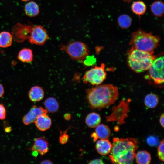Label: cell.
I'll return each instance as SVG.
<instances>
[{
    "instance_id": "1",
    "label": "cell",
    "mask_w": 164,
    "mask_h": 164,
    "mask_svg": "<svg viewBox=\"0 0 164 164\" xmlns=\"http://www.w3.org/2000/svg\"><path fill=\"white\" fill-rule=\"evenodd\" d=\"M137 149L138 143L134 138L114 137L113 139L109 158L111 162L114 164H132Z\"/></svg>"
},
{
    "instance_id": "2",
    "label": "cell",
    "mask_w": 164,
    "mask_h": 164,
    "mask_svg": "<svg viewBox=\"0 0 164 164\" xmlns=\"http://www.w3.org/2000/svg\"><path fill=\"white\" fill-rule=\"evenodd\" d=\"M87 99L91 108L101 109L113 104L117 99V87L111 84L98 85L86 90Z\"/></svg>"
},
{
    "instance_id": "3",
    "label": "cell",
    "mask_w": 164,
    "mask_h": 164,
    "mask_svg": "<svg viewBox=\"0 0 164 164\" xmlns=\"http://www.w3.org/2000/svg\"><path fill=\"white\" fill-rule=\"evenodd\" d=\"M160 40L159 36L146 32L139 28L132 33L129 44L132 48L153 54Z\"/></svg>"
},
{
    "instance_id": "4",
    "label": "cell",
    "mask_w": 164,
    "mask_h": 164,
    "mask_svg": "<svg viewBox=\"0 0 164 164\" xmlns=\"http://www.w3.org/2000/svg\"><path fill=\"white\" fill-rule=\"evenodd\" d=\"M155 58L153 54L132 47L128 53V64L132 69L138 73L148 70Z\"/></svg>"
},
{
    "instance_id": "5",
    "label": "cell",
    "mask_w": 164,
    "mask_h": 164,
    "mask_svg": "<svg viewBox=\"0 0 164 164\" xmlns=\"http://www.w3.org/2000/svg\"><path fill=\"white\" fill-rule=\"evenodd\" d=\"M62 50L64 51L73 60L82 61L89 54V50L85 44L78 41H72L62 45Z\"/></svg>"
},
{
    "instance_id": "6",
    "label": "cell",
    "mask_w": 164,
    "mask_h": 164,
    "mask_svg": "<svg viewBox=\"0 0 164 164\" xmlns=\"http://www.w3.org/2000/svg\"><path fill=\"white\" fill-rule=\"evenodd\" d=\"M106 76L105 65L103 63L100 66H95L86 71L83 77L82 80L84 83L98 85L105 79Z\"/></svg>"
},
{
    "instance_id": "7",
    "label": "cell",
    "mask_w": 164,
    "mask_h": 164,
    "mask_svg": "<svg viewBox=\"0 0 164 164\" xmlns=\"http://www.w3.org/2000/svg\"><path fill=\"white\" fill-rule=\"evenodd\" d=\"M149 77L157 84L164 82V57L155 58L148 70Z\"/></svg>"
},
{
    "instance_id": "8",
    "label": "cell",
    "mask_w": 164,
    "mask_h": 164,
    "mask_svg": "<svg viewBox=\"0 0 164 164\" xmlns=\"http://www.w3.org/2000/svg\"><path fill=\"white\" fill-rule=\"evenodd\" d=\"M128 101L123 99L118 105L113 107L112 113L106 117L107 122L117 121L120 125L125 123L124 119L128 116Z\"/></svg>"
},
{
    "instance_id": "9",
    "label": "cell",
    "mask_w": 164,
    "mask_h": 164,
    "mask_svg": "<svg viewBox=\"0 0 164 164\" xmlns=\"http://www.w3.org/2000/svg\"><path fill=\"white\" fill-rule=\"evenodd\" d=\"M49 38L47 32L43 27L36 25L33 26L28 39L32 44L43 45Z\"/></svg>"
},
{
    "instance_id": "10",
    "label": "cell",
    "mask_w": 164,
    "mask_h": 164,
    "mask_svg": "<svg viewBox=\"0 0 164 164\" xmlns=\"http://www.w3.org/2000/svg\"><path fill=\"white\" fill-rule=\"evenodd\" d=\"M33 25L17 23L13 27L12 33L13 38L19 43L28 39Z\"/></svg>"
},
{
    "instance_id": "11",
    "label": "cell",
    "mask_w": 164,
    "mask_h": 164,
    "mask_svg": "<svg viewBox=\"0 0 164 164\" xmlns=\"http://www.w3.org/2000/svg\"><path fill=\"white\" fill-rule=\"evenodd\" d=\"M47 111L42 107L33 105L29 112L23 117V122L25 125H29L34 122L38 116L47 114Z\"/></svg>"
},
{
    "instance_id": "12",
    "label": "cell",
    "mask_w": 164,
    "mask_h": 164,
    "mask_svg": "<svg viewBox=\"0 0 164 164\" xmlns=\"http://www.w3.org/2000/svg\"><path fill=\"white\" fill-rule=\"evenodd\" d=\"M39 153L42 156L49 151V143L47 139L44 137H41L36 138L32 146L28 149Z\"/></svg>"
},
{
    "instance_id": "13",
    "label": "cell",
    "mask_w": 164,
    "mask_h": 164,
    "mask_svg": "<svg viewBox=\"0 0 164 164\" xmlns=\"http://www.w3.org/2000/svg\"><path fill=\"white\" fill-rule=\"evenodd\" d=\"M46 114L39 116L34 122L38 129L42 131L48 129L52 124L51 119Z\"/></svg>"
},
{
    "instance_id": "14",
    "label": "cell",
    "mask_w": 164,
    "mask_h": 164,
    "mask_svg": "<svg viewBox=\"0 0 164 164\" xmlns=\"http://www.w3.org/2000/svg\"><path fill=\"white\" fill-rule=\"evenodd\" d=\"M112 147V144L107 139H100L97 142L96 149L97 152L102 155H107L109 153Z\"/></svg>"
},
{
    "instance_id": "15",
    "label": "cell",
    "mask_w": 164,
    "mask_h": 164,
    "mask_svg": "<svg viewBox=\"0 0 164 164\" xmlns=\"http://www.w3.org/2000/svg\"><path fill=\"white\" fill-rule=\"evenodd\" d=\"M29 97L33 102H38L42 100L44 97V92L43 89L39 86L32 87L29 91Z\"/></svg>"
},
{
    "instance_id": "16",
    "label": "cell",
    "mask_w": 164,
    "mask_h": 164,
    "mask_svg": "<svg viewBox=\"0 0 164 164\" xmlns=\"http://www.w3.org/2000/svg\"><path fill=\"white\" fill-rule=\"evenodd\" d=\"M85 123L90 128H96L99 125L101 121L100 115L97 113L93 112L89 114L85 118Z\"/></svg>"
},
{
    "instance_id": "17",
    "label": "cell",
    "mask_w": 164,
    "mask_h": 164,
    "mask_svg": "<svg viewBox=\"0 0 164 164\" xmlns=\"http://www.w3.org/2000/svg\"><path fill=\"white\" fill-rule=\"evenodd\" d=\"M24 11L26 15L27 16L30 17H35L39 13V7L36 2L31 1L25 5Z\"/></svg>"
},
{
    "instance_id": "18",
    "label": "cell",
    "mask_w": 164,
    "mask_h": 164,
    "mask_svg": "<svg viewBox=\"0 0 164 164\" xmlns=\"http://www.w3.org/2000/svg\"><path fill=\"white\" fill-rule=\"evenodd\" d=\"M96 128L95 132L98 139H107L111 135L110 129L106 125L100 124Z\"/></svg>"
},
{
    "instance_id": "19",
    "label": "cell",
    "mask_w": 164,
    "mask_h": 164,
    "mask_svg": "<svg viewBox=\"0 0 164 164\" xmlns=\"http://www.w3.org/2000/svg\"><path fill=\"white\" fill-rule=\"evenodd\" d=\"M45 109L50 113L57 111L59 108V104L57 101L54 97H50L45 100L44 102Z\"/></svg>"
},
{
    "instance_id": "20",
    "label": "cell",
    "mask_w": 164,
    "mask_h": 164,
    "mask_svg": "<svg viewBox=\"0 0 164 164\" xmlns=\"http://www.w3.org/2000/svg\"><path fill=\"white\" fill-rule=\"evenodd\" d=\"M135 158L136 163L139 164H149L151 160L150 154L145 150L138 151L136 154Z\"/></svg>"
},
{
    "instance_id": "21",
    "label": "cell",
    "mask_w": 164,
    "mask_h": 164,
    "mask_svg": "<svg viewBox=\"0 0 164 164\" xmlns=\"http://www.w3.org/2000/svg\"><path fill=\"white\" fill-rule=\"evenodd\" d=\"M151 10L155 16L161 17L163 15L164 5L163 2L160 0L153 2L151 6Z\"/></svg>"
},
{
    "instance_id": "22",
    "label": "cell",
    "mask_w": 164,
    "mask_h": 164,
    "mask_svg": "<svg viewBox=\"0 0 164 164\" xmlns=\"http://www.w3.org/2000/svg\"><path fill=\"white\" fill-rule=\"evenodd\" d=\"M131 9L134 14L141 15L145 13L146 10V6L143 2L137 1L132 3L131 6Z\"/></svg>"
},
{
    "instance_id": "23",
    "label": "cell",
    "mask_w": 164,
    "mask_h": 164,
    "mask_svg": "<svg viewBox=\"0 0 164 164\" xmlns=\"http://www.w3.org/2000/svg\"><path fill=\"white\" fill-rule=\"evenodd\" d=\"M13 40L12 34L6 31L0 33V47L6 48L12 44Z\"/></svg>"
},
{
    "instance_id": "24",
    "label": "cell",
    "mask_w": 164,
    "mask_h": 164,
    "mask_svg": "<svg viewBox=\"0 0 164 164\" xmlns=\"http://www.w3.org/2000/svg\"><path fill=\"white\" fill-rule=\"evenodd\" d=\"M18 58L20 61L23 62H30L33 60L32 51L30 49H23L19 51Z\"/></svg>"
},
{
    "instance_id": "25",
    "label": "cell",
    "mask_w": 164,
    "mask_h": 164,
    "mask_svg": "<svg viewBox=\"0 0 164 164\" xmlns=\"http://www.w3.org/2000/svg\"><path fill=\"white\" fill-rule=\"evenodd\" d=\"M159 103V98L155 94L150 93L145 96L144 99V103L147 107L152 108H155Z\"/></svg>"
},
{
    "instance_id": "26",
    "label": "cell",
    "mask_w": 164,
    "mask_h": 164,
    "mask_svg": "<svg viewBox=\"0 0 164 164\" xmlns=\"http://www.w3.org/2000/svg\"><path fill=\"white\" fill-rule=\"evenodd\" d=\"M117 22L118 26L121 28L127 29L129 28L131 25L132 20L128 15L124 14L118 17Z\"/></svg>"
},
{
    "instance_id": "27",
    "label": "cell",
    "mask_w": 164,
    "mask_h": 164,
    "mask_svg": "<svg viewBox=\"0 0 164 164\" xmlns=\"http://www.w3.org/2000/svg\"><path fill=\"white\" fill-rule=\"evenodd\" d=\"M69 128L64 131H60V136L59 137V142L62 144L66 143L69 139V135L67 134V132Z\"/></svg>"
},
{
    "instance_id": "28",
    "label": "cell",
    "mask_w": 164,
    "mask_h": 164,
    "mask_svg": "<svg viewBox=\"0 0 164 164\" xmlns=\"http://www.w3.org/2000/svg\"><path fill=\"white\" fill-rule=\"evenodd\" d=\"M164 142L163 140L160 143L158 148V155L159 159L162 162L164 161Z\"/></svg>"
},
{
    "instance_id": "29",
    "label": "cell",
    "mask_w": 164,
    "mask_h": 164,
    "mask_svg": "<svg viewBox=\"0 0 164 164\" xmlns=\"http://www.w3.org/2000/svg\"><path fill=\"white\" fill-rule=\"evenodd\" d=\"M96 60L93 56H89L87 55L82 61L86 65L91 66L95 63Z\"/></svg>"
},
{
    "instance_id": "30",
    "label": "cell",
    "mask_w": 164,
    "mask_h": 164,
    "mask_svg": "<svg viewBox=\"0 0 164 164\" xmlns=\"http://www.w3.org/2000/svg\"><path fill=\"white\" fill-rule=\"evenodd\" d=\"M158 140L157 138L154 136H151L148 138L147 142L148 144L150 146L155 145L157 142Z\"/></svg>"
},
{
    "instance_id": "31",
    "label": "cell",
    "mask_w": 164,
    "mask_h": 164,
    "mask_svg": "<svg viewBox=\"0 0 164 164\" xmlns=\"http://www.w3.org/2000/svg\"><path fill=\"white\" fill-rule=\"evenodd\" d=\"M6 110L4 105L0 104V120H4L5 118Z\"/></svg>"
},
{
    "instance_id": "32",
    "label": "cell",
    "mask_w": 164,
    "mask_h": 164,
    "mask_svg": "<svg viewBox=\"0 0 164 164\" xmlns=\"http://www.w3.org/2000/svg\"><path fill=\"white\" fill-rule=\"evenodd\" d=\"M88 163L89 164H103L104 163L101 159L97 158L90 160Z\"/></svg>"
},
{
    "instance_id": "33",
    "label": "cell",
    "mask_w": 164,
    "mask_h": 164,
    "mask_svg": "<svg viewBox=\"0 0 164 164\" xmlns=\"http://www.w3.org/2000/svg\"><path fill=\"white\" fill-rule=\"evenodd\" d=\"M159 122L161 125L164 127V113L162 114L160 116Z\"/></svg>"
},
{
    "instance_id": "34",
    "label": "cell",
    "mask_w": 164,
    "mask_h": 164,
    "mask_svg": "<svg viewBox=\"0 0 164 164\" xmlns=\"http://www.w3.org/2000/svg\"><path fill=\"white\" fill-rule=\"evenodd\" d=\"M40 164H53L52 161L50 160L46 159L41 161Z\"/></svg>"
},
{
    "instance_id": "35",
    "label": "cell",
    "mask_w": 164,
    "mask_h": 164,
    "mask_svg": "<svg viewBox=\"0 0 164 164\" xmlns=\"http://www.w3.org/2000/svg\"><path fill=\"white\" fill-rule=\"evenodd\" d=\"M4 93V90L3 86L0 84V98L2 97Z\"/></svg>"
},
{
    "instance_id": "36",
    "label": "cell",
    "mask_w": 164,
    "mask_h": 164,
    "mask_svg": "<svg viewBox=\"0 0 164 164\" xmlns=\"http://www.w3.org/2000/svg\"><path fill=\"white\" fill-rule=\"evenodd\" d=\"M71 118V115L69 113H66L64 115V118L66 120H69Z\"/></svg>"
},
{
    "instance_id": "37",
    "label": "cell",
    "mask_w": 164,
    "mask_h": 164,
    "mask_svg": "<svg viewBox=\"0 0 164 164\" xmlns=\"http://www.w3.org/2000/svg\"><path fill=\"white\" fill-rule=\"evenodd\" d=\"M91 137L94 142L98 139L97 136L95 132L92 133L91 135Z\"/></svg>"
},
{
    "instance_id": "38",
    "label": "cell",
    "mask_w": 164,
    "mask_h": 164,
    "mask_svg": "<svg viewBox=\"0 0 164 164\" xmlns=\"http://www.w3.org/2000/svg\"><path fill=\"white\" fill-rule=\"evenodd\" d=\"M5 131L6 132H9L11 131V128L7 127L5 129Z\"/></svg>"
},
{
    "instance_id": "39",
    "label": "cell",
    "mask_w": 164,
    "mask_h": 164,
    "mask_svg": "<svg viewBox=\"0 0 164 164\" xmlns=\"http://www.w3.org/2000/svg\"><path fill=\"white\" fill-rule=\"evenodd\" d=\"M122 0L125 2H127L128 3H129L132 1V0Z\"/></svg>"
},
{
    "instance_id": "40",
    "label": "cell",
    "mask_w": 164,
    "mask_h": 164,
    "mask_svg": "<svg viewBox=\"0 0 164 164\" xmlns=\"http://www.w3.org/2000/svg\"><path fill=\"white\" fill-rule=\"evenodd\" d=\"M22 0L23 1L26 2V1H29L30 0Z\"/></svg>"
}]
</instances>
